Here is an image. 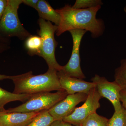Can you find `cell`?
<instances>
[{"instance_id": "6da1fadb", "label": "cell", "mask_w": 126, "mask_h": 126, "mask_svg": "<svg viewBox=\"0 0 126 126\" xmlns=\"http://www.w3.org/2000/svg\"><path fill=\"white\" fill-rule=\"evenodd\" d=\"M101 6L87 9H75L65 5L56 11L60 16V20L56 32L59 36L67 31L82 30L89 31L93 38L101 36L105 30L103 21L97 19L96 16Z\"/></svg>"}, {"instance_id": "7a4b0ae2", "label": "cell", "mask_w": 126, "mask_h": 126, "mask_svg": "<svg viewBox=\"0 0 126 126\" xmlns=\"http://www.w3.org/2000/svg\"><path fill=\"white\" fill-rule=\"evenodd\" d=\"M15 84L13 93L16 94H33L63 90L55 70L48 69L44 74L34 75L31 71L24 74L13 76Z\"/></svg>"}, {"instance_id": "3957f363", "label": "cell", "mask_w": 126, "mask_h": 126, "mask_svg": "<svg viewBox=\"0 0 126 126\" xmlns=\"http://www.w3.org/2000/svg\"><path fill=\"white\" fill-rule=\"evenodd\" d=\"M40 30L39 36L42 39V44L39 56L42 57L46 61L48 69L55 70L59 72L62 66L56 61L55 50L57 43L55 39L54 34L57 31L58 26L53 25L51 22L40 18L38 20Z\"/></svg>"}, {"instance_id": "277c9868", "label": "cell", "mask_w": 126, "mask_h": 126, "mask_svg": "<svg viewBox=\"0 0 126 126\" xmlns=\"http://www.w3.org/2000/svg\"><path fill=\"white\" fill-rule=\"evenodd\" d=\"M23 0H7V6L0 21V33L7 37L16 36L21 40L31 35L21 23L18 11Z\"/></svg>"}, {"instance_id": "5b68a950", "label": "cell", "mask_w": 126, "mask_h": 126, "mask_svg": "<svg viewBox=\"0 0 126 126\" xmlns=\"http://www.w3.org/2000/svg\"><path fill=\"white\" fill-rule=\"evenodd\" d=\"M68 95L64 90L55 93L43 92L32 94L23 104L6 110L5 113H30L49 110Z\"/></svg>"}, {"instance_id": "8992f818", "label": "cell", "mask_w": 126, "mask_h": 126, "mask_svg": "<svg viewBox=\"0 0 126 126\" xmlns=\"http://www.w3.org/2000/svg\"><path fill=\"white\" fill-rule=\"evenodd\" d=\"M69 32L73 40L72 54L67 63L62 66L61 70L58 72V75L83 79L86 77L82 71L80 65L79 49L82 39L87 31L84 30H74Z\"/></svg>"}, {"instance_id": "52a82bcc", "label": "cell", "mask_w": 126, "mask_h": 126, "mask_svg": "<svg viewBox=\"0 0 126 126\" xmlns=\"http://www.w3.org/2000/svg\"><path fill=\"white\" fill-rule=\"evenodd\" d=\"M102 97L96 88H94L88 94L87 98L82 106L76 108L73 112L63 121L74 126H81L84 121L90 115L96 112L100 107L99 100Z\"/></svg>"}, {"instance_id": "ba28073f", "label": "cell", "mask_w": 126, "mask_h": 126, "mask_svg": "<svg viewBox=\"0 0 126 126\" xmlns=\"http://www.w3.org/2000/svg\"><path fill=\"white\" fill-rule=\"evenodd\" d=\"M91 81L96 84L98 92L102 97L109 100L114 107L115 111L121 110L122 106L120 100L122 88L115 81L109 82L104 77L95 74Z\"/></svg>"}, {"instance_id": "9c48e42d", "label": "cell", "mask_w": 126, "mask_h": 126, "mask_svg": "<svg viewBox=\"0 0 126 126\" xmlns=\"http://www.w3.org/2000/svg\"><path fill=\"white\" fill-rule=\"evenodd\" d=\"M87 96L88 94L84 93L68 94L49 109V112L55 121L63 120L73 112L79 104L85 101Z\"/></svg>"}, {"instance_id": "30bf717a", "label": "cell", "mask_w": 126, "mask_h": 126, "mask_svg": "<svg viewBox=\"0 0 126 126\" xmlns=\"http://www.w3.org/2000/svg\"><path fill=\"white\" fill-rule=\"evenodd\" d=\"M61 87L68 94L84 93L88 94L96 84L92 82H87L82 79L65 76H58Z\"/></svg>"}, {"instance_id": "8fae6325", "label": "cell", "mask_w": 126, "mask_h": 126, "mask_svg": "<svg viewBox=\"0 0 126 126\" xmlns=\"http://www.w3.org/2000/svg\"><path fill=\"white\" fill-rule=\"evenodd\" d=\"M40 112L5 113L0 116V123L4 126H27Z\"/></svg>"}, {"instance_id": "7c38bea8", "label": "cell", "mask_w": 126, "mask_h": 126, "mask_svg": "<svg viewBox=\"0 0 126 126\" xmlns=\"http://www.w3.org/2000/svg\"><path fill=\"white\" fill-rule=\"evenodd\" d=\"M35 9L38 11L40 18L58 26L60 22V16L48 2L44 0H39Z\"/></svg>"}, {"instance_id": "4fadbf2b", "label": "cell", "mask_w": 126, "mask_h": 126, "mask_svg": "<svg viewBox=\"0 0 126 126\" xmlns=\"http://www.w3.org/2000/svg\"><path fill=\"white\" fill-rule=\"evenodd\" d=\"M33 94H16L4 90L0 87V112L5 113L4 106L6 104L14 101L25 102Z\"/></svg>"}, {"instance_id": "5bb4252c", "label": "cell", "mask_w": 126, "mask_h": 126, "mask_svg": "<svg viewBox=\"0 0 126 126\" xmlns=\"http://www.w3.org/2000/svg\"><path fill=\"white\" fill-rule=\"evenodd\" d=\"M25 47L31 55H39L42 46V40L39 36L31 35L26 40Z\"/></svg>"}, {"instance_id": "9a60e30c", "label": "cell", "mask_w": 126, "mask_h": 126, "mask_svg": "<svg viewBox=\"0 0 126 126\" xmlns=\"http://www.w3.org/2000/svg\"><path fill=\"white\" fill-rule=\"evenodd\" d=\"M55 121L48 110L41 111L27 126H50Z\"/></svg>"}, {"instance_id": "2e32d148", "label": "cell", "mask_w": 126, "mask_h": 126, "mask_svg": "<svg viewBox=\"0 0 126 126\" xmlns=\"http://www.w3.org/2000/svg\"><path fill=\"white\" fill-rule=\"evenodd\" d=\"M109 119L100 116L96 112L90 115L82 123L81 126H109Z\"/></svg>"}, {"instance_id": "e0dca14e", "label": "cell", "mask_w": 126, "mask_h": 126, "mask_svg": "<svg viewBox=\"0 0 126 126\" xmlns=\"http://www.w3.org/2000/svg\"><path fill=\"white\" fill-rule=\"evenodd\" d=\"M114 78L122 89H126V59L121 60L120 66L115 69Z\"/></svg>"}, {"instance_id": "ac0fdd59", "label": "cell", "mask_w": 126, "mask_h": 126, "mask_svg": "<svg viewBox=\"0 0 126 126\" xmlns=\"http://www.w3.org/2000/svg\"><path fill=\"white\" fill-rule=\"evenodd\" d=\"M109 126H126V109L122 107L119 111H115L109 119Z\"/></svg>"}, {"instance_id": "d6986e66", "label": "cell", "mask_w": 126, "mask_h": 126, "mask_svg": "<svg viewBox=\"0 0 126 126\" xmlns=\"http://www.w3.org/2000/svg\"><path fill=\"white\" fill-rule=\"evenodd\" d=\"M102 5L101 0H77L72 7L75 9H87Z\"/></svg>"}, {"instance_id": "ffe728a7", "label": "cell", "mask_w": 126, "mask_h": 126, "mask_svg": "<svg viewBox=\"0 0 126 126\" xmlns=\"http://www.w3.org/2000/svg\"><path fill=\"white\" fill-rule=\"evenodd\" d=\"M50 126H74L66 122L63 120L55 121Z\"/></svg>"}, {"instance_id": "44dd1931", "label": "cell", "mask_w": 126, "mask_h": 126, "mask_svg": "<svg viewBox=\"0 0 126 126\" xmlns=\"http://www.w3.org/2000/svg\"><path fill=\"white\" fill-rule=\"evenodd\" d=\"M120 100L122 106L126 109V89H122L120 92Z\"/></svg>"}, {"instance_id": "7402d4cb", "label": "cell", "mask_w": 126, "mask_h": 126, "mask_svg": "<svg viewBox=\"0 0 126 126\" xmlns=\"http://www.w3.org/2000/svg\"><path fill=\"white\" fill-rule=\"evenodd\" d=\"M7 0H0V21L7 6Z\"/></svg>"}, {"instance_id": "603a6c76", "label": "cell", "mask_w": 126, "mask_h": 126, "mask_svg": "<svg viewBox=\"0 0 126 126\" xmlns=\"http://www.w3.org/2000/svg\"><path fill=\"white\" fill-rule=\"evenodd\" d=\"M39 0H23V3L25 4L36 9Z\"/></svg>"}, {"instance_id": "cb8c5ba5", "label": "cell", "mask_w": 126, "mask_h": 126, "mask_svg": "<svg viewBox=\"0 0 126 126\" xmlns=\"http://www.w3.org/2000/svg\"><path fill=\"white\" fill-rule=\"evenodd\" d=\"M3 41L0 40V53H2L7 49V47L5 45L4 43H3Z\"/></svg>"}, {"instance_id": "d4e9b609", "label": "cell", "mask_w": 126, "mask_h": 126, "mask_svg": "<svg viewBox=\"0 0 126 126\" xmlns=\"http://www.w3.org/2000/svg\"><path fill=\"white\" fill-rule=\"evenodd\" d=\"M13 78V76H7L5 75H2L0 74V80H2L3 79H12Z\"/></svg>"}, {"instance_id": "484cf974", "label": "cell", "mask_w": 126, "mask_h": 126, "mask_svg": "<svg viewBox=\"0 0 126 126\" xmlns=\"http://www.w3.org/2000/svg\"><path fill=\"white\" fill-rule=\"evenodd\" d=\"M0 40L4 42H6L5 39L2 37V35H1L0 34Z\"/></svg>"}, {"instance_id": "4316f807", "label": "cell", "mask_w": 126, "mask_h": 126, "mask_svg": "<svg viewBox=\"0 0 126 126\" xmlns=\"http://www.w3.org/2000/svg\"><path fill=\"white\" fill-rule=\"evenodd\" d=\"M124 11L125 12V13H126V6H125V7H124Z\"/></svg>"}, {"instance_id": "83f0119b", "label": "cell", "mask_w": 126, "mask_h": 126, "mask_svg": "<svg viewBox=\"0 0 126 126\" xmlns=\"http://www.w3.org/2000/svg\"><path fill=\"white\" fill-rule=\"evenodd\" d=\"M5 113L4 112H0V116H1V115H2V114H3V113Z\"/></svg>"}, {"instance_id": "f1b7e54d", "label": "cell", "mask_w": 126, "mask_h": 126, "mask_svg": "<svg viewBox=\"0 0 126 126\" xmlns=\"http://www.w3.org/2000/svg\"><path fill=\"white\" fill-rule=\"evenodd\" d=\"M0 126H2V124H1L0 123Z\"/></svg>"}]
</instances>
